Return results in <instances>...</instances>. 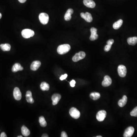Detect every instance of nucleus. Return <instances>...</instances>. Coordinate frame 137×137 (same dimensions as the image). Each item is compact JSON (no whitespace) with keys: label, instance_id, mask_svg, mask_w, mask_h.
I'll return each mask as SVG.
<instances>
[{"label":"nucleus","instance_id":"nucleus-19","mask_svg":"<svg viewBox=\"0 0 137 137\" xmlns=\"http://www.w3.org/2000/svg\"><path fill=\"white\" fill-rule=\"evenodd\" d=\"M127 100H128V98H127V96L125 95H124L122 99L120 100L118 102V104H119V106L121 107H124L126 104Z\"/></svg>","mask_w":137,"mask_h":137},{"label":"nucleus","instance_id":"nucleus-27","mask_svg":"<svg viewBox=\"0 0 137 137\" xmlns=\"http://www.w3.org/2000/svg\"><path fill=\"white\" fill-rule=\"evenodd\" d=\"M130 115L131 116L137 117V106L135 107L130 112Z\"/></svg>","mask_w":137,"mask_h":137},{"label":"nucleus","instance_id":"nucleus-12","mask_svg":"<svg viewBox=\"0 0 137 137\" xmlns=\"http://www.w3.org/2000/svg\"><path fill=\"white\" fill-rule=\"evenodd\" d=\"M112 80L108 75H105L104 77V80L102 82V84L104 87H107L111 85Z\"/></svg>","mask_w":137,"mask_h":137},{"label":"nucleus","instance_id":"nucleus-22","mask_svg":"<svg viewBox=\"0 0 137 137\" xmlns=\"http://www.w3.org/2000/svg\"><path fill=\"white\" fill-rule=\"evenodd\" d=\"M123 23V20L121 19H119L113 25V28L115 29H119Z\"/></svg>","mask_w":137,"mask_h":137},{"label":"nucleus","instance_id":"nucleus-7","mask_svg":"<svg viewBox=\"0 0 137 137\" xmlns=\"http://www.w3.org/2000/svg\"><path fill=\"white\" fill-rule=\"evenodd\" d=\"M106 115L107 113L105 110H100L96 115V119L98 121H103L106 117Z\"/></svg>","mask_w":137,"mask_h":137},{"label":"nucleus","instance_id":"nucleus-16","mask_svg":"<svg viewBox=\"0 0 137 137\" xmlns=\"http://www.w3.org/2000/svg\"><path fill=\"white\" fill-rule=\"evenodd\" d=\"M73 12H74V11L72 9L69 8L68 9L65 15V20L66 21L70 20L72 18L71 15L73 14Z\"/></svg>","mask_w":137,"mask_h":137},{"label":"nucleus","instance_id":"nucleus-15","mask_svg":"<svg viewBox=\"0 0 137 137\" xmlns=\"http://www.w3.org/2000/svg\"><path fill=\"white\" fill-rule=\"evenodd\" d=\"M41 62L38 61H33L31 66V69L33 71L37 70L41 66Z\"/></svg>","mask_w":137,"mask_h":137},{"label":"nucleus","instance_id":"nucleus-6","mask_svg":"<svg viewBox=\"0 0 137 137\" xmlns=\"http://www.w3.org/2000/svg\"><path fill=\"white\" fill-rule=\"evenodd\" d=\"M118 74L120 77H124L126 75L127 70L125 66L123 65H120L118 66Z\"/></svg>","mask_w":137,"mask_h":137},{"label":"nucleus","instance_id":"nucleus-14","mask_svg":"<svg viewBox=\"0 0 137 137\" xmlns=\"http://www.w3.org/2000/svg\"><path fill=\"white\" fill-rule=\"evenodd\" d=\"M84 4L85 6L90 8H94L96 6L95 3L93 0H84Z\"/></svg>","mask_w":137,"mask_h":137},{"label":"nucleus","instance_id":"nucleus-18","mask_svg":"<svg viewBox=\"0 0 137 137\" xmlns=\"http://www.w3.org/2000/svg\"><path fill=\"white\" fill-rule=\"evenodd\" d=\"M23 70V68L21 66L19 63L15 64L13 66L12 69V71L14 72H18V71H21Z\"/></svg>","mask_w":137,"mask_h":137},{"label":"nucleus","instance_id":"nucleus-8","mask_svg":"<svg viewBox=\"0 0 137 137\" xmlns=\"http://www.w3.org/2000/svg\"><path fill=\"white\" fill-rule=\"evenodd\" d=\"M80 16L81 17L85 19L86 22L88 23H90L92 22L93 20L91 15L88 12H86L85 13H81L80 14Z\"/></svg>","mask_w":137,"mask_h":137},{"label":"nucleus","instance_id":"nucleus-30","mask_svg":"<svg viewBox=\"0 0 137 137\" xmlns=\"http://www.w3.org/2000/svg\"><path fill=\"white\" fill-rule=\"evenodd\" d=\"M114 43V40L113 39H110L107 42V45H112L113 43Z\"/></svg>","mask_w":137,"mask_h":137},{"label":"nucleus","instance_id":"nucleus-25","mask_svg":"<svg viewBox=\"0 0 137 137\" xmlns=\"http://www.w3.org/2000/svg\"><path fill=\"white\" fill-rule=\"evenodd\" d=\"M0 47L3 51H9L11 49V46L8 44H2L0 45Z\"/></svg>","mask_w":137,"mask_h":137},{"label":"nucleus","instance_id":"nucleus-35","mask_svg":"<svg viewBox=\"0 0 137 137\" xmlns=\"http://www.w3.org/2000/svg\"><path fill=\"white\" fill-rule=\"evenodd\" d=\"M42 137H49V136L46 134H44V135H43L42 136Z\"/></svg>","mask_w":137,"mask_h":137},{"label":"nucleus","instance_id":"nucleus-36","mask_svg":"<svg viewBox=\"0 0 137 137\" xmlns=\"http://www.w3.org/2000/svg\"><path fill=\"white\" fill-rule=\"evenodd\" d=\"M2 14H1V13H0V19L2 18Z\"/></svg>","mask_w":137,"mask_h":137},{"label":"nucleus","instance_id":"nucleus-29","mask_svg":"<svg viewBox=\"0 0 137 137\" xmlns=\"http://www.w3.org/2000/svg\"><path fill=\"white\" fill-rule=\"evenodd\" d=\"M68 77V74H65L63 75H61L60 77V80H64L65 79Z\"/></svg>","mask_w":137,"mask_h":137},{"label":"nucleus","instance_id":"nucleus-17","mask_svg":"<svg viewBox=\"0 0 137 137\" xmlns=\"http://www.w3.org/2000/svg\"><path fill=\"white\" fill-rule=\"evenodd\" d=\"M26 100L27 102L31 104H33L34 103V100L33 99L32 97V93L30 91H28L26 92Z\"/></svg>","mask_w":137,"mask_h":137},{"label":"nucleus","instance_id":"nucleus-20","mask_svg":"<svg viewBox=\"0 0 137 137\" xmlns=\"http://www.w3.org/2000/svg\"><path fill=\"white\" fill-rule=\"evenodd\" d=\"M128 44L130 45H135L137 43V37H131L127 39Z\"/></svg>","mask_w":137,"mask_h":137},{"label":"nucleus","instance_id":"nucleus-5","mask_svg":"<svg viewBox=\"0 0 137 137\" xmlns=\"http://www.w3.org/2000/svg\"><path fill=\"white\" fill-rule=\"evenodd\" d=\"M69 114L72 118L76 119H79L80 115L79 111L75 107H72L70 109Z\"/></svg>","mask_w":137,"mask_h":137},{"label":"nucleus","instance_id":"nucleus-31","mask_svg":"<svg viewBox=\"0 0 137 137\" xmlns=\"http://www.w3.org/2000/svg\"><path fill=\"white\" fill-rule=\"evenodd\" d=\"M75 81L74 80H73L72 81L70 82V86L72 87H74L75 86Z\"/></svg>","mask_w":137,"mask_h":137},{"label":"nucleus","instance_id":"nucleus-4","mask_svg":"<svg viewBox=\"0 0 137 137\" xmlns=\"http://www.w3.org/2000/svg\"><path fill=\"white\" fill-rule=\"evenodd\" d=\"M86 56V54L84 51H80L78 53L75 54V55L73 57V61L76 62L80 60L81 59L84 58Z\"/></svg>","mask_w":137,"mask_h":137},{"label":"nucleus","instance_id":"nucleus-37","mask_svg":"<svg viewBox=\"0 0 137 137\" xmlns=\"http://www.w3.org/2000/svg\"><path fill=\"white\" fill-rule=\"evenodd\" d=\"M102 136H97L96 137H102Z\"/></svg>","mask_w":137,"mask_h":137},{"label":"nucleus","instance_id":"nucleus-10","mask_svg":"<svg viewBox=\"0 0 137 137\" xmlns=\"http://www.w3.org/2000/svg\"><path fill=\"white\" fill-rule=\"evenodd\" d=\"M90 31L91 34L89 37L90 40L92 41H93L97 39L98 38V35L97 33V29L94 27L91 28L90 29Z\"/></svg>","mask_w":137,"mask_h":137},{"label":"nucleus","instance_id":"nucleus-28","mask_svg":"<svg viewBox=\"0 0 137 137\" xmlns=\"http://www.w3.org/2000/svg\"><path fill=\"white\" fill-rule=\"evenodd\" d=\"M111 47L112 46L111 45H105V47L104 49V50L106 52H107L108 51H109L110 50V49L111 48Z\"/></svg>","mask_w":137,"mask_h":137},{"label":"nucleus","instance_id":"nucleus-26","mask_svg":"<svg viewBox=\"0 0 137 137\" xmlns=\"http://www.w3.org/2000/svg\"><path fill=\"white\" fill-rule=\"evenodd\" d=\"M39 122L42 127H44L47 126V123L44 117L41 116L39 118Z\"/></svg>","mask_w":137,"mask_h":137},{"label":"nucleus","instance_id":"nucleus-24","mask_svg":"<svg viewBox=\"0 0 137 137\" xmlns=\"http://www.w3.org/2000/svg\"><path fill=\"white\" fill-rule=\"evenodd\" d=\"M40 89L42 91H48L50 88V86L49 84L45 82H43L40 85Z\"/></svg>","mask_w":137,"mask_h":137},{"label":"nucleus","instance_id":"nucleus-34","mask_svg":"<svg viewBox=\"0 0 137 137\" xmlns=\"http://www.w3.org/2000/svg\"><path fill=\"white\" fill-rule=\"evenodd\" d=\"M18 0L21 3H24L26 1V0Z\"/></svg>","mask_w":137,"mask_h":137},{"label":"nucleus","instance_id":"nucleus-11","mask_svg":"<svg viewBox=\"0 0 137 137\" xmlns=\"http://www.w3.org/2000/svg\"><path fill=\"white\" fill-rule=\"evenodd\" d=\"M13 94L14 98L17 100H20L22 98L21 93L20 91V89L18 87H15V88Z\"/></svg>","mask_w":137,"mask_h":137},{"label":"nucleus","instance_id":"nucleus-2","mask_svg":"<svg viewBox=\"0 0 137 137\" xmlns=\"http://www.w3.org/2000/svg\"><path fill=\"white\" fill-rule=\"evenodd\" d=\"M49 16L47 14L42 13L39 15V19L42 24L45 25L48 23L49 21Z\"/></svg>","mask_w":137,"mask_h":137},{"label":"nucleus","instance_id":"nucleus-33","mask_svg":"<svg viewBox=\"0 0 137 137\" xmlns=\"http://www.w3.org/2000/svg\"><path fill=\"white\" fill-rule=\"evenodd\" d=\"M0 137H7V136L6 135V134H5L4 132H2L1 133V135H0Z\"/></svg>","mask_w":137,"mask_h":137},{"label":"nucleus","instance_id":"nucleus-1","mask_svg":"<svg viewBox=\"0 0 137 137\" xmlns=\"http://www.w3.org/2000/svg\"><path fill=\"white\" fill-rule=\"evenodd\" d=\"M70 49V46L68 44L61 45L58 46L57 52L60 54H64L68 52Z\"/></svg>","mask_w":137,"mask_h":137},{"label":"nucleus","instance_id":"nucleus-3","mask_svg":"<svg viewBox=\"0 0 137 137\" xmlns=\"http://www.w3.org/2000/svg\"><path fill=\"white\" fill-rule=\"evenodd\" d=\"M21 34L24 38H29L34 35V32L31 29H24L21 32Z\"/></svg>","mask_w":137,"mask_h":137},{"label":"nucleus","instance_id":"nucleus-38","mask_svg":"<svg viewBox=\"0 0 137 137\" xmlns=\"http://www.w3.org/2000/svg\"><path fill=\"white\" fill-rule=\"evenodd\" d=\"M23 136H18V137H22Z\"/></svg>","mask_w":137,"mask_h":137},{"label":"nucleus","instance_id":"nucleus-21","mask_svg":"<svg viewBox=\"0 0 137 137\" xmlns=\"http://www.w3.org/2000/svg\"><path fill=\"white\" fill-rule=\"evenodd\" d=\"M21 132L22 135L25 137H27L30 134V132L29 130L24 125L21 128Z\"/></svg>","mask_w":137,"mask_h":137},{"label":"nucleus","instance_id":"nucleus-13","mask_svg":"<svg viewBox=\"0 0 137 137\" xmlns=\"http://www.w3.org/2000/svg\"><path fill=\"white\" fill-rule=\"evenodd\" d=\"M61 95L58 94H54L51 97L53 103L52 104L53 105H56L58 103L59 101L60 100L61 98Z\"/></svg>","mask_w":137,"mask_h":137},{"label":"nucleus","instance_id":"nucleus-32","mask_svg":"<svg viewBox=\"0 0 137 137\" xmlns=\"http://www.w3.org/2000/svg\"><path fill=\"white\" fill-rule=\"evenodd\" d=\"M61 137H68V136L67 135V134L65 131H63L61 133Z\"/></svg>","mask_w":137,"mask_h":137},{"label":"nucleus","instance_id":"nucleus-9","mask_svg":"<svg viewBox=\"0 0 137 137\" xmlns=\"http://www.w3.org/2000/svg\"><path fill=\"white\" fill-rule=\"evenodd\" d=\"M135 131V129L132 126L128 127L125 130L123 136L124 137H131L132 136Z\"/></svg>","mask_w":137,"mask_h":137},{"label":"nucleus","instance_id":"nucleus-23","mask_svg":"<svg viewBox=\"0 0 137 137\" xmlns=\"http://www.w3.org/2000/svg\"><path fill=\"white\" fill-rule=\"evenodd\" d=\"M100 93L98 92H93L91 93L90 95V97L91 98L94 100H96L99 99L100 98Z\"/></svg>","mask_w":137,"mask_h":137}]
</instances>
